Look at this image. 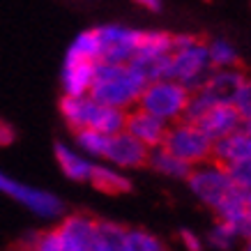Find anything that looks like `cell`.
Segmentation results:
<instances>
[{
  "instance_id": "obj_33",
  "label": "cell",
  "mask_w": 251,
  "mask_h": 251,
  "mask_svg": "<svg viewBox=\"0 0 251 251\" xmlns=\"http://www.w3.org/2000/svg\"><path fill=\"white\" fill-rule=\"evenodd\" d=\"M12 251H30V249H28V244H25V242H19Z\"/></svg>"
},
{
  "instance_id": "obj_31",
  "label": "cell",
  "mask_w": 251,
  "mask_h": 251,
  "mask_svg": "<svg viewBox=\"0 0 251 251\" xmlns=\"http://www.w3.org/2000/svg\"><path fill=\"white\" fill-rule=\"evenodd\" d=\"M141 5H143V7H148V9H152V12H159V9H161L159 2H141Z\"/></svg>"
},
{
  "instance_id": "obj_26",
  "label": "cell",
  "mask_w": 251,
  "mask_h": 251,
  "mask_svg": "<svg viewBox=\"0 0 251 251\" xmlns=\"http://www.w3.org/2000/svg\"><path fill=\"white\" fill-rule=\"evenodd\" d=\"M228 171V177L235 191L240 194H251V159L242 161V164H235V166L226 168Z\"/></svg>"
},
{
  "instance_id": "obj_25",
  "label": "cell",
  "mask_w": 251,
  "mask_h": 251,
  "mask_svg": "<svg viewBox=\"0 0 251 251\" xmlns=\"http://www.w3.org/2000/svg\"><path fill=\"white\" fill-rule=\"evenodd\" d=\"M25 244H28L30 251H67L55 230H39V233H32V235L25 240Z\"/></svg>"
},
{
  "instance_id": "obj_21",
  "label": "cell",
  "mask_w": 251,
  "mask_h": 251,
  "mask_svg": "<svg viewBox=\"0 0 251 251\" xmlns=\"http://www.w3.org/2000/svg\"><path fill=\"white\" fill-rule=\"evenodd\" d=\"M125 233L127 228L115 221H97V251H125Z\"/></svg>"
},
{
  "instance_id": "obj_7",
  "label": "cell",
  "mask_w": 251,
  "mask_h": 251,
  "mask_svg": "<svg viewBox=\"0 0 251 251\" xmlns=\"http://www.w3.org/2000/svg\"><path fill=\"white\" fill-rule=\"evenodd\" d=\"M101 44V58L99 62L106 65H129L136 55L141 44V30L127 28V25H99L95 28Z\"/></svg>"
},
{
  "instance_id": "obj_28",
  "label": "cell",
  "mask_w": 251,
  "mask_h": 251,
  "mask_svg": "<svg viewBox=\"0 0 251 251\" xmlns=\"http://www.w3.org/2000/svg\"><path fill=\"white\" fill-rule=\"evenodd\" d=\"M177 240L182 242V247L187 251H203V247H205V244H203V240H201V237H198L194 230H189V228L180 230V233H177Z\"/></svg>"
},
{
  "instance_id": "obj_19",
  "label": "cell",
  "mask_w": 251,
  "mask_h": 251,
  "mask_svg": "<svg viewBox=\"0 0 251 251\" xmlns=\"http://www.w3.org/2000/svg\"><path fill=\"white\" fill-rule=\"evenodd\" d=\"M55 161H58V166L62 168V173L67 175L69 180H76V182H88L90 171H92V164H88L83 157L74 154L67 145L55 143Z\"/></svg>"
},
{
  "instance_id": "obj_4",
  "label": "cell",
  "mask_w": 251,
  "mask_h": 251,
  "mask_svg": "<svg viewBox=\"0 0 251 251\" xmlns=\"http://www.w3.org/2000/svg\"><path fill=\"white\" fill-rule=\"evenodd\" d=\"M212 72L214 69L210 65L207 39H198L196 44L187 46V49H177L171 53L166 81H175V83L184 85L189 92H196L205 85Z\"/></svg>"
},
{
  "instance_id": "obj_14",
  "label": "cell",
  "mask_w": 251,
  "mask_h": 251,
  "mask_svg": "<svg viewBox=\"0 0 251 251\" xmlns=\"http://www.w3.org/2000/svg\"><path fill=\"white\" fill-rule=\"evenodd\" d=\"M196 125L212 143L244 127L242 118H240V113L235 111L233 104H217V106H212Z\"/></svg>"
},
{
  "instance_id": "obj_12",
  "label": "cell",
  "mask_w": 251,
  "mask_h": 251,
  "mask_svg": "<svg viewBox=\"0 0 251 251\" xmlns=\"http://www.w3.org/2000/svg\"><path fill=\"white\" fill-rule=\"evenodd\" d=\"M125 131H127L131 138H136L138 143H143L148 150H157V148L164 145L168 125L157 120L154 115L145 113V111H141V108L136 106V108H131V111H127Z\"/></svg>"
},
{
  "instance_id": "obj_9",
  "label": "cell",
  "mask_w": 251,
  "mask_h": 251,
  "mask_svg": "<svg viewBox=\"0 0 251 251\" xmlns=\"http://www.w3.org/2000/svg\"><path fill=\"white\" fill-rule=\"evenodd\" d=\"M0 191L12 196L14 201H21L23 205H28L32 212L42 214V217H55V214L62 212V201H58L55 196L46 194V191L32 189V187H25L21 182H14L9 180L7 175L0 173Z\"/></svg>"
},
{
  "instance_id": "obj_32",
  "label": "cell",
  "mask_w": 251,
  "mask_h": 251,
  "mask_svg": "<svg viewBox=\"0 0 251 251\" xmlns=\"http://www.w3.org/2000/svg\"><path fill=\"white\" fill-rule=\"evenodd\" d=\"M242 251H251V237H244L242 240Z\"/></svg>"
},
{
  "instance_id": "obj_30",
  "label": "cell",
  "mask_w": 251,
  "mask_h": 251,
  "mask_svg": "<svg viewBox=\"0 0 251 251\" xmlns=\"http://www.w3.org/2000/svg\"><path fill=\"white\" fill-rule=\"evenodd\" d=\"M247 196V233L244 237H251V194H244Z\"/></svg>"
},
{
  "instance_id": "obj_22",
  "label": "cell",
  "mask_w": 251,
  "mask_h": 251,
  "mask_svg": "<svg viewBox=\"0 0 251 251\" xmlns=\"http://www.w3.org/2000/svg\"><path fill=\"white\" fill-rule=\"evenodd\" d=\"M125 251H168V247L157 235L141 228H127L125 233Z\"/></svg>"
},
{
  "instance_id": "obj_34",
  "label": "cell",
  "mask_w": 251,
  "mask_h": 251,
  "mask_svg": "<svg viewBox=\"0 0 251 251\" xmlns=\"http://www.w3.org/2000/svg\"><path fill=\"white\" fill-rule=\"evenodd\" d=\"M249 129H251V127H249Z\"/></svg>"
},
{
  "instance_id": "obj_29",
  "label": "cell",
  "mask_w": 251,
  "mask_h": 251,
  "mask_svg": "<svg viewBox=\"0 0 251 251\" xmlns=\"http://www.w3.org/2000/svg\"><path fill=\"white\" fill-rule=\"evenodd\" d=\"M14 138H16L14 127H12L7 120H2V118H0V148L12 145V143H14Z\"/></svg>"
},
{
  "instance_id": "obj_23",
  "label": "cell",
  "mask_w": 251,
  "mask_h": 251,
  "mask_svg": "<svg viewBox=\"0 0 251 251\" xmlns=\"http://www.w3.org/2000/svg\"><path fill=\"white\" fill-rule=\"evenodd\" d=\"M237 240H242L240 233L233 230L228 224H224V221H214V226L210 228V233H207V242H210V247L221 249V251L233 249V247L237 244Z\"/></svg>"
},
{
  "instance_id": "obj_3",
  "label": "cell",
  "mask_w": 251,
  "mask_h": 251,
  "mask_svg": "<svg viewBox=\"0 0 251 251\" xmlns=\"http://www.w3.org/2000/svg\"><path fill=\"white\" fill-rule=\"evenodd\" d=\"M189 97L191 92L184 85L175 83V81H154V83L145 85L136 106L171 127V125H175V122H180L184 118Z\"/></svg>"
},
{
  "instance_id": "obj_18",
  "label": "cell",
  "mask_w": 251,
  "mask_h": 251,
  "mask_svg": "<svg viewBox=\"0 0 251 251\" xmlns=\"http://www.w3.org/2000/svg\"><path fill=\"white\" fill-rule=\"evenodd\" d=\"M148 166L152 168V171H157V173L166 175V177L184 180V182H187V177L191 175L189 164L180 161L177 157H173V154L168 152V150H164V148H157V150L150 152V161H148Z\"/></svg>"
},
{
  "instance_id": "obj_16",
  "label": "cell",
  "mask_w": 251,
  "mask_h": 251,
  "mask_svg": "<svg viewBox=\"0 0 251 251\" xmlns=\"http://www.w3.org/2000/svg\"><path fill=\"white\" fill-rule=\"evenodd\" d=\"M214 214H217V221L228 224L230 228L237 230L240 237L244 240V233H247V196H244V194L233 191V194L214 210Z\"/></svg>"
},
{
  "instance_id": "obj_6",
  "label": "cell",
  "mask_w": 251,
  "mask_h": 251,
  "mask_svg": "<svg viewBox=\"0 0 251 251\" xmlns=\"http://www.w3.org/2000/svg\"><path fill=\"white\" fill-rule=\"evenodd\" d=\"M187 184H189L191 194L210 210H217L235 191V187H233L228 177V171L219 166V164H214V161H207V164L191 168Z\"/></svg>"
},
{
  "instance_id": "obj_5",
  "label": "cell",
  "mask_w": 251,
  "mask_h": 251,
  "mask_svg": "<svg viewBox=\"0 0 251 251\" xmlns=\"http://www.w3.org/2000/svg\"><path fill=\"white\" fill-rule=\"evenodd\" d=\"M212 145L214 143L201 131L198 125L180 120L168 127L161 148L194 168V166H201V164L212 161Z\"/></svg>"
},
{
  "instance_id": "obj_27",
  "label": "cell",
  "mask_w": 251,
  "mask_h": 251,
  "mask_svg": "<svg viewBox=\"0 0 251 251\" xmlns=\"http://www.w3.org/2000/svg\"><path fill=\"white\" fill-rule=\"evenodd\" d=\"M233 106H235V111L240 113V118H242L244 127H251V76L244 81L242 90L237 92Z\"/></svg>"
},
{
  "instance_id": "obj_1",
  "label": "cell",
  "mask_w": 251,
  "mask_h": 251,
  "mask_svg": "<svg viewBox=\"0 0 251 251\" xmlns=\"http://www.w3.org/2000/svg\"><path fill=\"white\" fill-rule=\"evenodd\" d=\"M145 85L148 83L138 76L129 65H106V62H99L88 97L92 101L101 104V106L131 111V108H136L138 97L145 90Z\"/></svg>"
},
{
  "instance_id": "obj_20",
  "label": "cell",
  "mask_w": 251,
  "mask_h": 251,
  "mask_svg": "<svg viewBox=\"0 0 251 251\" xmlns=\"http://www.w3.org/2000/svg\"><path fill=\"white\" fill-rule=\"evenodd\" d=\"M207 53L212 69H237L242 67L237 49L226 39H207Z\"/></svg>"
},
{
  "instance_id": "obj_10",
  "label": "cell",
  "mask_w": 251,
  "mask_h": 251,
  "mask_svg": "<svg viewBox=\"0 0 251 251\" xmlns=\"http://www.w3.org/2000/svg\"><path fill=\"white\" fill-rule=\"evenodd\" d=\"M99 62L88 60L83 55L69 51L65 58V69H62V88L67 97H88L95 81Z\"/></svg>"
},
{
  "instance_id": "obj_24",
  "label": "cell",
  "mask_w": 251,
  "mask_h": 251,
  "mask_svg": "<svg viewBox=\"0 0 251 251\" xmlns=\"http://www.w3.org/2000/svg\"><path fill=\"white\" fill-rule=\"evenodd\" d=\"M108 138H111V136H106V134H99V131H92V129L76 131V143L81 145L88 154H92V157H104V154H106Z\"/></svg>"
},
{
  "instance_id": "obj_13",
  "label": "cell",
  "mask_w": 251,
  "mask_h": 251,
  "mask_svg": "<svg viewBox=\"0 0 251 251\" xmlns=\"http://www.w3.org/2000/svg\"><path fill=\"white\" fill-rule=\"evenodd\" d=\"M251 159V129L242 127V129L233 131L228 136L214 141L212 145V161L224 168H230L235 164Z\"/></svg>"
},
{
  "instance_id": "obj_8",
  "label": "cell",
  "mask_w": 251,
  "mask_h": 251,
  "mask_svg": "<svg viewBox=\"0 0 251 251\" xmlns=\"http://www.w3.org/2000/svg\"><path fill=\"white\" fill-rule=\"evenodd\" d=\"M97 217L88 212H74L55 228L67 251H97Z\"/></svg>"
},
{
  "instance_id": "obj_2",
  "label": "cell",
  "mask_w": 251,
  "mask_h": 251,
  "mask_svg": "<svg viewBox=\"0 0 251 251\" xmlns=\"http://www.w3.org/2000/svg\"><path fill=\"white\" fill-rule=\"evenodd\" d=\"M60 113L74 134L81 129H92L106 136H115L125 131L127 111L101 106L90 97H65L60 99Z\"/></svg>"
},
{
  "instance_id": "obj_17",
  "label": "cell",
  "mask_w": 251,
  "mask_h": 251,
  "mask_svg": "<svg viewBox=\"0 0 251 251\" xmlns=\"http://www.w3.org/2000/svg\"><path fill=\"white\" fill-rule=\"evenodd\" d=\"M88 182H90L97 191H101V194H111V196L131 191V180L129 177L118 173V171H113V168H106V166H92Z\"/></svg>"
},
{
  "instance_id": "obj_15",
  "label": "cell",
  "mask_w": 251,
  "mask_h": 251,
  "mask_svg": "<svg viewBox=\"0 0 251 251\" xmlns=\"http://www.w3.org/2000/svg\"><path fill=\"white\" fill-rule=\"evenodd\" d=\"M247 78H249V74H247L242 67L214 69L212 74H210V78L205 81V85H203V90H205L217 104H233Z\"/></svg>"
},
{
  "instance_id": "obj_11",
  "label": "cell",
  "mask_w": 251,
  "mask_h": 251,
  "mask_svg": "<svg viewBox=\"0 0 251 251\" xmlns=\"http://www.w3.org/2000/svg\"><path fill=\"white\" fill-rule=\"evenodd\" d=\"M150 152L152 150H148L143 143H138L127 131H122V134H115L108 138L104 159H108L118 168H143L150 161Z\"/></svg>"
}]
</instances>
